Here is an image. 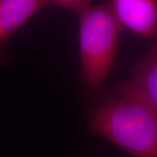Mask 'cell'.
<instances>
[{"label":"cell","mask_w":157,"mask_h":157,"mask_svg":"<svg viewBox=\"0 0 157 157\" xmlns=\"http://www.w3.org/2000/svg\"><path fill=\"white\" fill-rule=\"evenodd\" d=\"M122 28L144 38L157 36V0H111Z\"/></svg>","instance_id":"3"},{"label":"cell","mask_w":157,"mask_h":157,"mask_svg":"<svg viewBox=\"0 0 157 157\" xmlns=\"http://www.w3.org/2000/svg\"><path fill=\"white\" fill-rule=\"evenodd\" d=\"M94 1V0H46V3L48 6L55 5L61 6L78 16L81 12L93 6Z\"/></svg>","instance_id":"6"},{"label":"cell","mask_w":157,"mask_h":157,"mask_svg":"<svg viewBox=\"0 0 157 157\" xmlns=\"http://www.w3.org/2000/svg\"><path fill=\"white\" fill-rule=\"evenodd\" d=\"M90 128L133 157H157V112L121 84L90 113Z\"/></svg>","instance_id":"1"},{"label":"cell","mask_w":157,"mask_h":157,"mask_svg":"<svg viewBox=\"0 0 157 157\" xmlns=\"http://www.w3.org/2000/svg\"><path fill=\"white\" fill-rule=\"evenodd\" d=\"M157 112V36L149 50L131 70V78L120 83Z\"/></svg>","instance_id":"4"},{"label":"cell","mask_w":157,"mask_h":157,"mask_svg":"<svg viewBox=\"0 0 157 157\" xmlns=\"http://www.w3.org/2000/svg\"><path fill=\"white\" fill-rule=\"evenodd\" d=\"M47 6L46 0H0V59L5 45L15 32Z\"/></svg>","instance_id":"5"},{"label":"cell","mask_w":157,"mask_h":157,"mask_svg":"<svg viewBox=\"0 0 157 157\" xmlns=\"http://www.w3.org/2000/svg\"><path fill=\"white\" fill-rule=\"evenodd\" d=\"M78 17L83 80L90 91H96L113 67L118 40L123 28L110 2L90 6Z\"/></svg>","instance_id":"2"}]
</instances>
